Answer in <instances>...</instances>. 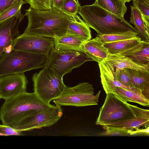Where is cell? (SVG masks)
Here are the masks:
<instances>
[{"label":"cell","mask_w":149,"mask_h":149,"mask_svg":"<svg viewBox=\"0 0 149 149\" xmlns=\"http://www.w3.org/2000/svg\"><path fill=\"white\" fill-rule=\"evenodd\" d=\"M90 61H93L83 50L58 51L54 48L48 57L45 65L50 67L63 78L73 69Z\"/></svg>","instance_id":"8"},{"label":"cell","mask_w":149,"mask_h":149,"mask_svg":"<svg viewBox=\"0 0 149 149\" xmlns=\"http://www.w3.org/2000/svg\"><path fill=\"white\" fill-rule=\"evenodd\" d=\"M25 10L24 16H27L28 23L24 33L31 35L53 38L63 36L66 34L72 18L53 7L40 10L30 6Z\"/></svg>","instance_id":"1"},{"label":"cell","mask_w":149,"mask_h":149,"mask_svg":"<svg viewBox=\"0 0 149 149\" xmlns=\"http://www.w3.org/2000/svg\"><path fill=\"white\" fill-rule=\"evenodd\" d=\"M15 0H0V14L8 8ZM24 1H25L24 0Z\"/></svg>","instance_id":"34"},{"label":"cell","mask_w":149,"mask_h":149,"mask_svg":"<svg viewBox=\"0 0 149 149\" xmlns=\"http://www.w3.org/2000/svg\"><path fill=\"white\" fill-rule=\"evenodd\" d=\"M66 34L76 36L84 41L91 38L90 27L78 15L72 18L68 25Z\"/></svg>","instance_id":"18"},{"label":"cell","mask_w":149,"mask_h":149,"mask_svg":"<svg viewBox=\"0 0 149 149\" xmlns=\"http://www.w3.org/2000/svg\"><path fill=\"white\" fill-rule=\"evenodd\" d=\"M78 13L88 26L96 32L97 35L129 31L137 32L124 17L111 13L94 3L81 6Z\"/></svg>","instance_id":"2"},{"label":"cell","mask_w":149,"mask_h":149,"mask_svg":"<svg viewBox=\"0 0 149 149\" xmlns=\"http://www.w3.org/2000/svg\"><path fill=\"white\" fill-rule=\"evenodd\" d=\"M52 0H30L29 4L35 9L44 10L52 8Z\"/></svg>","instance_id":"30"},{"label":"cell","mask_w":149,"mask_h":149,"mask_svg":"<svg viewBox=\"0 0 149 149\" xmlns=\"http://www.w3.org/2000/svg\"><path fill=\"white\" fill-rule=\"evenodd\" d=\"M95 124L103 125L123 121L132 118L136 114L130 104L117 97L113 93L106 94Z\"/></svg>","instance_id":"7"},{"label":"cell","mask_w":149,"mask_h":149,"mask_svg":"<svg viewBox=\"0 0 149 149\" xmlns=\"http://www.w3.org/2000/svg\"><path fill=\"white\" fill-rule=\"evenodd\" d=\"M133 6L140 12L149 38V0H133Z\"/></svg>","instance_id":"27"},{"label":"cell","mask_w":149,"mask_h":149,"mask_svg":"<svg viewBox=\"0 0 149 149\" xmlns=\"http://www.w3.org/2000/svg\"><path fill=\"white\" fill-rule=\"evenodd\" d=\"M63 114L62 108L55 105L50 108L27 116L15 123L12 127L22 132L50 127L56 123Z\"/></svg>","instance_id":"9"},{"label":"cell","mask_w":149,"mask_h":149,"mask_svg":"<svg viewBox=\"0 0 149 149\" xmlns=\"http://www.w3.org/2000/svg\"><path fill=\"white\" fill-rule=\"evenodd\" d=\"M2 126H3V125H0V128Z\"/></svg>","instance_id":"38"},{"label":"cell","mask_w":149,"mask_h":149,"mask_svg":"<svg viewBox=\"0 0 149 149\" xmlns=\"http://www.w3.org/2000/svg\"><path fill=\"white\" fill-rule=\"evenodd\" d=\"M26 3L24 0H15L2 13L0 14V23L13 17L15 16L19 22L23 19L24 15L21 12L22 6Z\"/></svg>","instance_id":"24"},{"label":"cell","mask_w":149,"mask_h":149,"mask_svg":"<svg viewBox=\"0 0 149 149\" xmlns=\"http://www.w3.org/2000/svg\"><path fill=\"white\" fill-rule=\"evenodd\" d=\"M0 99H1V98H0Z\"/></svg>","instance_id":"40"},{"label":"cell","mask_w":149,"mask_h":149,"mask_svg":"<svg viewBox=\"0 0 149 149\" xmlns=\"http://www.w3.org/2000/svg\"><path fill=\"white\" fill-rule=\"evenodd\" d=\"M83 48L86 53L93 60L98 63L102 62L109 53L104 43L98 36L84 42Z\"/></svg>","instance_id":"16"},{"label":"cell","mask_w":149,"mask_h":149,"mask_svg":"<svg viewBox=\"0 0 149 149\" xmlns=\"http://www.w3.org/2000/svg\"><path fill=\"white\" fill-rule=\"evenodd\" d=\"M101 92L99 91L94 95V88L88 82L80 83L71 87L65 85L62 93L53 102L59 107L66 106L82 107L97 105Z\"/></svg>","instance_id":"6"},{"label":"cell","mask_w":149,"mask_h":149,"mask_svg":"<svg viewBox=\"0 0 149 149\" xmlns=\"http://www.w3.org/2000/svg\"><path fill=\"white\" fill-rule=\"evenodd\" d=\"M81 6L78 1L75 0H65L60 10L72 18L77 15Z\"/></svg>","instance_id":"28"},{"label":"cell","mask_w":149,"mask_h":149,"mask_svg":"<svg viewBox=\"0 0 149 149\" xmlns=\"http://www.w3.org/2000/svg\"><path fill=\"white\" fill-rule=\"evenodd\" d=\"M53 39L54 49L56 50H83V44L85 41L74 36L66 34L63 36Z\"/></svg>","instance_id":"17"},{"label":"cell","mask_w":149,"mask_h":149,"mask_svg":"<svg viewBox=\"0 0 149 149\" xmlns=\"http://www.w3.org/2000/svg\"><path fill=\"white\" fill-rule=\"evenodd\" d=\"M113 93L117 97L125 102H134L144 106L149 107V100L143 95L141 91L117 87Z\"/></svg>","instance_id":"19"},{"label":"cell","mask_w":149,"mask_h":149,"mask_svg":"<svg viewBox=\"0 0 149 149\" xmlns=\"http://www.w3.org/2000/svg\"><path fill=\"white\" fill-rule=\"evenodd\" d=\"M48 58L44 55L20 50L5 53L0 57V76L43 68Z\"/></svg>","instance_id":"4"},{"label":"cell","mask_w":149,"mask_h":149,"mask_svg":"<svg viewBox=\"0 0 149 149\" xmlns=\"http://www.w3.org/2000/svg\"><path fill=\"white\" fill-rule=\"evenodd\" d=\"M138 36L127 40L104 44L109 53L120 54L129 50L139 44L141 42Z\"/></svg>","instance_id":"21"},{"label":"cell","mask_w":149,"mask_h":149,"mask_svg":"<svg viewBox=\"0 0 149 149\" xmlns=\"http://www.w3.org/2000/svg\"><path fill=\"white\" fill-rule=\"evenodd\" d=\"M19 22L14 16L0 23V57L3 54L13 51L14 40L20 35L18 29Z\"/></svg>","instance_id":"12"},{"label":"cell","mask_w":149,"mask_h":149,"mask_svg":"<svg viewBox=\"0 0 149 149\" xmlns=\"http://www.w3.org/2000/svg\"><path fill=\"white\" fill-rule=\"evenodd\" d=\"M130 105L136 114L135 117L122 122L104 125L102 126L103 127L124 129L131 130L143 126L146 127L148 126L149 110L142 109L131 104Z\"/></svg>","instance_id":"13"},{"label":"cell","mask_w":149,"mask_h":149,"mask_svg":"<svg viewBox=\"0 0 149 149\" xmlns=\"http://www.w3.org/2000/svg\"><path fill=\"white\" fill-rule=\"evenodd\" d=\"M28 83L24 73L0 76V97L5 100L26 92Z\"/></svg>","instance_id":"11"},{"label":"cell","mask_w":149,"mask_h":149,"mask_svg":"<svg viewBox=\"0 0 149 149\" xmlns=\"http://www.w3.org/2000/svg\"><path fill=\"white\" fill-rule=\"evenodd\" d=\"M102 62L114 69L130 68L143 72H149V64L141 65L133 61L127 56L119 54L109 53Z\"/></svg>","instance_id":"14"},{"label":"cell","mask_w":149,"mask_h":149,"mask_svg":"<svg viewBox=\"0 0 149 149\" xmlns=\"http://www.w3.org/2000/svg\"><path fill=\"white\" fill-rule=\"evenodd\" d=\"M123 69L129 77L133 87L139 90L141 93L149 90V72L130 68Z\"/></svg>","instance_id":"20"},{"label":"cell","mask_w":149,"mask_h":149,"mask_svg":"<svg viewBox=\"0 0 149 149\" xmlns=\"http://www.w3.org/2000/svg\"><path fill=\"white\" fill-rule=\"evenodd\" d=\"M65 0H52V7L60 10Z\"/></svg>","instance_id":"35"},{"label":"cell","mask_w":149,"mask_h":149,"mask_svg":"<svg viewBox=\"0 0 149 149\" xmlns=\"http://www.w3.org/2000/svg\"><path fill=\"white\" fill-rule=\"evenodd\" d=\"M137 32L133 31L111 34L97 35L103 43L112 42L127 40L138 36Z\"/></svg>","instance_id":"25"},{"label":"cell","mask_w":149,"mask_h":149,"mask_svg":"<svg viewBox=\"0 0 149 149\" xmlns=\"http://www.w3.org/2000/svg\"><path fill=\"white\" fill-rule=\"evenodd\" d=\"M76 0V1H78V0Z\"/></svg>","instance_id":"39"},{"label":"cell","mask_w":149,"mask_h":149,"mask_svg":"<svg viewBox=\"0 0 149 149\" xmlns=\"http://www.w3.org/2000/svg\"><path fill=\"white\" fill-rule=\"evenodd\" d=\"M125 3L121 0H95L94 4L119 16L124 17L127 10Z\"/></svg>","instance_id":"22"},{"label":"cell","mask_w":149,"mask_h":149,"mask_svg":"<svg viewBox=\"0 0 149 149\" xmlns=\"http://www.w3.org/2000/svg\"><path fill=\"white\" fill-rule=\"evenodd\" d=\"M34 93L42 101L50 104L63 92L65 86L63 78L50 67L45 65L32 77Z\"/></svg>","instance_id":"5"},{"label":"cell","mask_w":149,"mask_h":149,"mask_svg":"<svg viewBox=\"0 0 149 149\" xmlns=\"http://www.w3.org/2000/svg\"><path fill=\"white\" fill-rule=\"evenodd\" d=\"M101 82L106 93H113L117 87H121L134 91H140L136 88H131L123 85L117 79L114 69L107 64L102 62L98 63Z\"/></svg>","instance_id":"15"},{"label":"cell","mask_w":149,"mask_h":149,"mask_svg":"<svg viewBox=\"0 0 149 149\" xmlns=\"http://www.w3.org/2000/svg\"><path fill=\"white\" fill-rule=\"evenodd\" d=\"M54 106L43 102L34 92H26L5 100L0 109V119L2 125L12 127L27 116Z\"/></svg>","instance_id":"3"},{"label":"cell","mask_w":149,"mask_h":149,"mask_svg":"<svg viewBox=\"0 0 149 149\" xmlns=\"http://www.w3.org/2000/svg\"><path fill=\"white\" fill-rule=\"evenodd\" d=\"M131 16L130 23L132 24L138 33V36L141 41L149 42L144 23L141 13L139 10L133 6H131Z\"/></svg>","instance_id":"23"},{"label":"cell","mask_w":149,"mask_h":149,"mask_svg":"<svg viewBox=\"0 0 149 149\" xmlns=\"http://www.w3.org/2000/svg\"><path fill=\"white\" fill-rule=\"evenodd\" d=\"M135 130H133L128 131L129 135H134L136 134H144L148 136L149 134V126L146 127L145 129H140L137 128Z\"/></svg>","instance_id":"33"},{"label":"cell","mask_w":149,"mask_h":149,"mask_svg":"<svg viewBox=\"0 0 149 149\" xmlns=\"http://www.w3.org/2000/svg\"><path fill=\"white\" fill-rule=\"evenodd\" d=\"M0 132L3 136H21L22 132L18 131L10 126L3 125L0 128Z\"/></svg>","instance_id":"32"},{"label":"cell","mask_w":149,"mask_h":149,"mask_svg":"<svg viewBox=\"0 0 149 149\" xmlns=\"http://www.w3.org/2000/svg\"><path fill=\"white\" fill-rule=\"evenodd\" d=\"M127 56L139 64H149V42H143L140 49L132 55Z\"/></svg>","instance_id":"26"},{"label":"cell","mask_w":149,"mask_h":149,"mask_svg":"<svg viewBox=\"0 0 149 149\" xmlns=\"http://www.w3.org/2000/svg\"><path fill=\"white\" fill-rule=\"evenodd\" d=\"M54 48L53 38L24 33L15 39L12 49L42 54L48 57Z\"/></svg>","instance_id":"10"},{"label":"cell","mask_w":149,"mask_h":149,"mask_svg":"<svg viewBox=\"0 0 149 149\" xmlns=\"http://www.w3.org/2000/svg\"><path fill=\"white\" fill-rule=\"evenodd\" d=\"M123 2L126 3V2H129L133 0H121Z\"/></svg>","instance_id":"36"},{"label":"cell","mask_w":149,"mask_h":149,"mask_svg":"<svg viewBox=\"0 0 149 149\" xmlns=\"http://www.w3.org/2000/svg\"><path fill=\"white\" fill-rule=\"evenodd\" d=\"M106 130L100 134L103 136H123L129 135V130L124 129L103 127Z\"/></svg>","instance_id":"31"},{"label":"cell","mask_w":149,"mask_h":149,"mask_svg":"<svg viewBox=\"0 0 149 149\" xmlns=\"http://www.w3.org/2000/svg\"><path fill=\"white\" fill-rule=\"evenodd\" d=\"M112 68L114 70L117 79L120 83L123 85L128 87L131 88H135L132 86L129 77L123 69L118 68L114 69L113 68Z\"/></svg>","instance_id":"29"},{"label":"cell","mask_w":149,"mask_h":149,"mask_svg":"<svg viewBox=\"0 0 149 149\" xmlns=\"http://www.w3.org/2000/svg\"><path fill=\"white\" fill-rule=\"evenodd\" d=\"M26 3H29L30 0H24Z\"/></svg>","instance_id":"37"}]
</instances>
